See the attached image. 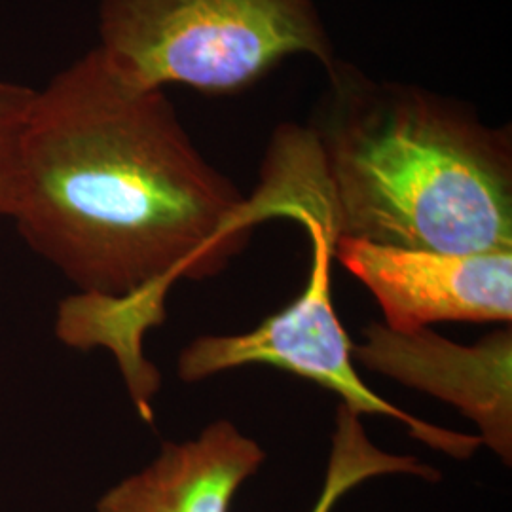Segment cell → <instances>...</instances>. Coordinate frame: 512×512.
I'll use <instances>...</instances> for the list:
<instances>
[{
  "instance_id": "cell-1",
  "label": "cell",
  "mask_w": 512,
  "mask_h": 512,
  "mask_svg": "<svg viewBox=\"0 0 512 512\" xmlns=\"http://www.w3.org/2000/svg\"><path fill=\"white\" fill-rule=\"evenodd\" d=\"M12 220L78 289L63 308L69 344L112 349L124 378L152 368L141 340L171 287L219 275L258 226L164 90L131 84L97 48L35 93Z\"/></svg>"
},
{
  "instance_id": "cell-2",
  "label": "cell",
  "mask_w": 512,
  "mask_h": 512,
  "mask_svg": "<svg viewBox=\"0 0 512 512\" xmlns=\"http://www.w3.org/2000/svg\"><path fill=\"white\" fill-rule=\"evenodd\" d=\"M310 126L275 131L247 198L256 224L313 220L334 243L512 251V141L437 93L336 61Z\"/></svg>"
},
{
  "instance_id": "cell-3",
  "label": "cell",
  "mask_w": 512,
  "mask_h": 512,
  "mask_svg": "<svg viewBox=\"0 0 512 512\" xmlns=\"http://www.w3.org/2000/svg\"><path fill=\"white\" fill-rule=\"evenodd\" d=\"M97 50L135 86L230 95L289 55L338 61L313 0H101Z\"/></svg>"
},
{
  "instance_id": "cell-4",
  "label": "cell",
  "mask_w": 512,
  "mask_h": 512,
  "mask_svg": "<svg viewBox=\"0 0 512 512\" xmlns=\"http://www.w3.org/2000/svg\"><path fill=\"white\" fill-rule=\"evenodd\" d=\"M310 238V275L293 302L243 334H207L190 342L179 357V378L186 384L241 366H274L321 385L342 397L359 418L380 416L401 421L414 439L448 454L469 459L482 439L420 420L374 393L357 374L351 340L330 296L334 239L313 220H298Z\"/></svg>"
},
{
  "instance_id": "cell-5",
  "label": "cell",
  "mask_w": 512,
  "mask_h": 512,
  "mask_svg": "<svg viewBox=\"0 0 512 512\" xmlns=\"http://www.w3.org/2000/svg\"><path fill=\"white\" fill-rule=\"evenodd\" d=\"M334 256L376 298L385 327L512 321V251L444 255L338 239Z\"/></svg>"
},
{
  "instance_id": "cell-6",
  "label": "cell",
  "mask_w": 512,
  "mask_h": 512,
  "mask_svg": "<svg viewBox=\"0 0 512 512\" xmlns=\"http://www.w3.org/2000/svg\"><path fill=\"white\" fill-rule=\"evenodd\" d=\"M363 336L351 348L353 361L456 406L480 429L482 444L511 465V325L475 346L450 342L433 330H393L384 323H370Z\"/></svg>"
},
{
  "instance_id": "cell-7",
  "label": "cell",
  "mask_w": 512,
  "mask_h": 512,
  "mask_svg": "<svg viewBox=\"0 0 512 512\" xmlns=\"http://www.w3.org/2000/svg\"><path fill=\"white\" fill-rule=\"evenodd\" d=\"M264 461V448L236 423L213 421L194 439L164 442L145 469L101 495L95 512H230Z\"/></svg>"
},
{
  "instance_id": "cell-8",
  "label": "cell",
  "mask_w": 512,
  "mask_h": 512,
  "mask_svg": "<svg viewBox=\"0 0 512 512\" xmlns=\"http://www.w3.org/2000/svg\"><path fill=\"white\" fill-rule=\"evenodd\" d=\"M382 475H414L425 480L440 478L437 469L412 456L387 454L374 446L363 429L361 418L344 404H338L329 469L323 490L311 512H332L349 490L368 478Z\"/></svg>"
},
{
  "instance_id": "cell-9",
  "label": "cell",
  "mask_w": 512,
  "mask_h": 512,
  "mask_svg": "<svg viewBox=\"0 0 512 512\" xmlns=\"http://www.w3.org/2000/svg\"><path fill=\"white\" fill-rule=\"evenodd\" d=\"M37 90L0 82V217L18 209L23 173V145Z\"/></svg>"
}]
</instances>
